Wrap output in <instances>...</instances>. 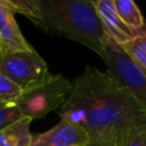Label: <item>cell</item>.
Returning a JSON list of instances; mask_svg holds the SVG:
<instances>
[{"mask_svg":"<svg viewBox=\"0 0 146 146\" xmlns=\"http://www.w3.org/2000/svg\"><path fill=\"white\" fill-rule=\"evenodd\" d=\"M60 120L83 129L90 138L122 133L146 124V111L107 72L87 66L72 81V90L59 110Z\"/></svg>","mask_w":146,"mask_h":146,"instance_id":"cell-1","label":"cell"},{"mask_svg":"<svg viewBox=\"0 0 146 146\" xmlns=\"http://www.w3.org/2000/svg\"><path fill=\"white\" fill-rule=\"evenodd\" d=\"M40 7L39 27L50 34L80 42L102 55L107 35L92 1L40 0Z\"/></svg>","mask_w":146,"mask_h":146,"instance_id":"cell-2","label":"cell"},{"mask_svg":"<svg viewBox=\"0 0 146 146\" xmlns=\"http://www.w3.org/2000/svg\"><path fill=\"white\" fill-rule=\"evenodd\" d=\"M72 90V81L62 74H49L43 81L22 91L15 105L24 117L32 121L57 111L66 102Z\"/></svg>","mask_w":146,"mask_h":146,"instance_id":"cell-3","label":"cell"},{"mask_svg":"<svg viewBox=\"0 0 146 146\" xmlns=\"http://www.w3.org/2000/svg\"><path fill=\"white\" fill-rule=\"evenodd\" d=\"M100 57L106 65V72L122 84L146 111V75L108 36Z\"/></svg>","mask_w":146,"mask_h":146,"instance_id":"cell-4","label":"cell"},{"mask_svg":"<svg viewBox=\"0 0 146 146\" xmlns=\"http://www.w3.org/2000/svg\"><path fill=\"white\" fill-rule=\"evenodd\" d=\"M0 72L22 90L43 81L50 74L47 63L35 49L0 52Z\"/></svg>","mask_w":146,"mask_h":146,"instance_id":"cell-5","label":"cell"},{"mask_svg":"<svg viewBox=\"0 0 146 146\" xmlns=\"http://www.w3.org/2000/svg\"><path fill=\"white\" fill-rule=\"evenodd\" d=\"M88 133L80 127L60 120L49 130L32 135L30 146H86Z\"/></svg>","mask_w":146,"mask_h":146,"instance_id":"cell-6","label":"cell"},{"mask_svg":"<svg viewBox=\"0 0 146 146\" xmlns=\"http://www.w3.org/2000/svg\"><path fill=\"white\" fill-rule=\"evenodd\" d=\"M0 49L1 52L30 51L34 48L24 38L15 13L6 0H0Z\"/></svg>","mask_w":146,"mask_h":146,"instance_id":"cell-7","label":"cell"},{"mask_svg":"<svg viewBox=\"0 0 146 146\" xmlns=\"http://www.w3.org/2000/svg\"><path fill=\"white\" fill-rule=\"evenodd\" d=\"M92 2L102 21L105 33L112 41L119 46H122L132 38L137 36L119 18L114 8L113 0H96Z\"/></svg>","mask_w":146,"mask_h":146,"instance_id":"cell-8","label":"cell"},{"mask_svg":"<svg viewBox=\"0 0 146 146\" xmlns=\"http://www.w3.org/2000/svg\"><path fill=\"white\" fill-rule=\"evenodd\" d=\"M115 11L122 23L136 35L146 33V21L132 0H113Z\"/></svg>","mask_w":146,"mask_h":146,"instance_id":"cell-9","label":"cell"},{"mask_svg":"<svg viewBox=\"0 0 146 146\" xmlns=\"http://www.w3.org/2000/svg\"><path fill=\"white\" fill-rule=\"evenodd\" d=\"M31 122V119L22 117L0 130V146H30L33 135Z\"/></svg>","mask_w":146,"mask_h":146,"instance_id":"cell-10","label":"cell"},{"mask_svg":"<svg viewBox=\"0 0 146 146\" xmlns=\"http://www.w3.org/2000/svg\"><path fill=\"white\" fill-rule=\"evenodd\" d=\"M120 47L132 63L146 75V33L132 38Z\"/></svg>","mask_w":146,"mask_h":146,"instance_id":"cell-11","label":"cell"},{"mask_svg":"<svg viewBox=\"0 0 146 146\" xmlns=\"http://www.w3.org/2000/svg\"><path fill=\"white\" fill-rule=\"evenodd\" d=\"M15 14H21L31 19L35 25L41 24L40 0H6Z\"/></svg>","mask_w":146,"mask_h":146,"instance_id":"cell-12","label":"cell"},{"mask_svg":"<svg viewBox=\"0 0 146 146\" xmlns=\"http://www.w3.org/2000/svg\"><path fill=\"white\" fill-rule=\"evenodd\" d=\"M115 146H146V124L119 136Z\"/></svg>","mask_w":146,"mask_h":146,"instance_id":"cell-13","label":"cell"},{"mask_svg":"<svg viewBox=\"0 0 146 146\" xmlns=\"http://www.w3.org/2000/svg\"><path fill=\"white\" fill-rule=\"evenodd\" d=\"M22 91L23 90L17 84H15L11 80H9L0 72V103L15 104Z\"/></svg>","mask_w":146,"mask_h":146,"instance_id":"cell-14","label":"cell"},{"mask_svg":"<svg viewBox=\"0 0 146 146\" xmlns=\"http://www.w3.org/2000/svg\"><path fill=\"white\" fill-rule=\"evenodd\" d=\"M24 117L15 104H1L0 103V130L11 124L13 122Z\"/></svg>","mask_w":146,"mask_h":146,"instance_id":"cell-15","label":"cell"},{"mask_svg":"<svg viewBox=\"0 0 146 146\" xmlns=\"http://www.w3.org/2000/svg\"><path fill=\"white\" fill-rule=\"evenodd\" d=\"M116 138L111 136H103V137H95L90 138L86 146H115Z\"/></svg>","mask_w":146,"mask_h":146,"instance_id":"cell-16","label":"cell"},{"mask_svg":"<svg viewBox=\"0 0 146 146\" xmlns=\"http://www.w3.org/2000/svg\"><path fill=\"white\" fill-rule=\"evenodd\" d=\"M0 52H1V49H0Z\"/></svg>","mask_w":146,"mask_h":146,"instance_id":"cell-17","label":"cell"},{"mask_svg":"<svg viewBox=\"0 0 146 146\" xmlns=\"http://www.w3.org/2000/svg\"><path fill=\"white\" fill-rule=\"evenodd\" d=\"M1 104H2V103H1Z\"/></svg>","mask_w":146,"mask_h":146,"instance_id":"cell-18","label":"cell"}]
</instances>
